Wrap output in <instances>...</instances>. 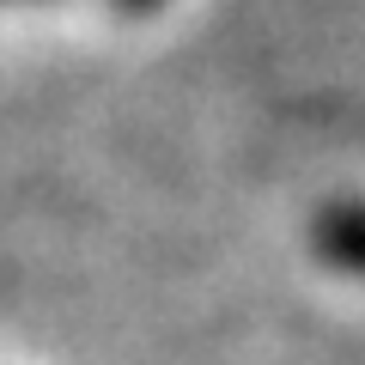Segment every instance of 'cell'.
<instances>
[{
	"label": "cell",
	"instance_id": "cell-1",
	"mask_svg": "<svg viewBox=\"0 0 365 365\" xmlns=\"http://www.w3.org/2000/svg\"><path fill=\"white\" fill-rule=\"evenodd\" d=\"M317 256L329 268H347L365 280V201H335V207L317 213Z\"/></svg>",
	"mask_w": 365,
	"mask_h": 365
},
{
	"label": "cell",
	"instance_id": "cell-2",
	"mask_svg": "<svg viewBox=\"0 0 365 365\" xmlns=\"http://www.w3.org/2000/svg\"><path fill=\"white\" fill-rule=\"evenodd\" d=\"M122 6H128V13H158L165 0H122Z\"/></svg>",
	"mask_w": 365,
	"mask_h": 365
}]
</instances>
